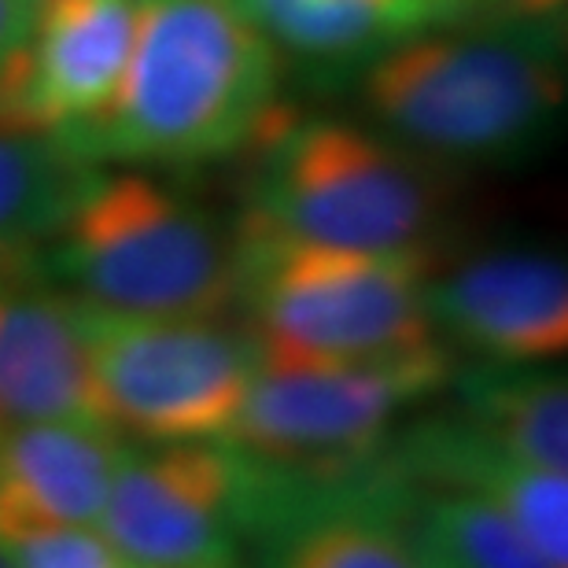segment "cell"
<instances>
[{"label":"cell","mask_w":568,"mask_h":568,"mask_svg":"<svg viewBox=\"0 0 568 568\" xmlns=\"http://www.w3.org/2000/svg\"><path fill=\"white\" fill-rule=\"evenodd\" d=\"M568 0H469L473 19H514V22H565Z\"/></svg>","instance_id":"d6986e66"},{"label":"cell","mask_w":568,"mask_h":568,"mask_svg":"<svg viewBox=\"0 0 568 568\" xmlns=\"http://www.w3.org/2000/svg\"><path fill=\"white\" fill-rule=\"evenodd\" d=\"M414 491L384 450L366 469L317 484L277 480L247 462L244 542L258 568H417Z\"/></svg>","instance_id":"9c48e42d"},{"label":"cell","mask_w":568,"mask_h":568,"mask_svg":"<svg viewBox=\"0 0 568 568\" xmlns=\"http://www.w3.org/2000/svg\"><path fill=\"white\" fill-rule=\"evenodd\" d=\"M414 550H417V568H454V565H447V561H443L439 554L432 550L428 542H422V539H417V536H414Z\"/></svg>","instance_id":"44dd1931"},{"label":"cell","mask_w":568,"mask_h":568,"mask_svg":"<svg viewBox=\"0 0 568 568\" xmlns=\"http://www.w3.org/2000/svg\"><path fill=\"white\" fill-rule=\"evenodd\" d=\"M82 311L108 428L141 443L225 436L258 369V347L244 325Z\"/></svg>","instance_id":"52a82bcc"},{"label":"cell","mask_w":568,"mask_h":568,"mask_svg":"<svg viewBox=\"0 0 568 568\" xmlns=\"http://www.w3.org/2000/svg\"><path fill=\"white\" fill-rule=\"evenodd\" d=\"M281 60L351 74L406 38L473 19L469 0H236Z\"/></svg>","instance_id":"5bb4252c"},{"label":"cell","mask_w":568,"mask_h":568,"mask_svg":"<svg viewBox=\"0 0 568 568\" xmlns=\"http://www.w3.org/2000/svg\"><path fill=\"white\" fill-rule=\"evenodd\" d=\"M141 0H41L27 44L0 71V133H60L108 104L126 71Z\"/></svg>","instance_id":"30bf717a"},{"label":"cell","mask_w":568,"mask_h":568,"mask_svg":"<svg viewBox=\"0 0 568 568\" xmlns=\"http://www.w3.org/2000/svg\"><path fill=\"white\" fill-rule=\"evenodd\" d=\"M388 462L417 491H465L495 503L554 568H568V476L531 469L473 436L454 414L399 428Z\"/></svg>","instance_id":"4fadbf2b"},{"label":"cell","mask_w":568,"mask_h":568,"mask_svg":"<svg viewBox=\"0 0 568 568\" xmlns=\"http://www.w3.org/2000/svg\"><path fill=\"white\" fill-rule=\"evenodd\" d=\"M454 417L498 454L531 469H568V384L547 366L480 362L450 373Z\"/></svg>","instance_id":"9a60e30c"},{"label":"cell","mask_w":568,"mask_h":568,"mask_svg":"<svg viewBox=\"0 0 568 568\" xmlns=\"http://www.w3.org/2000/svg\"><path fill=\"white\" fill-rule=\"evenodd\" d=\"M247 211L292 241L377 255H432L439 196L417 155L339 119L284 122L255 138Z\"/></svg>","instance_id":"5b68a950"},{"label":"cell","mask_w":568,"mask_h":568,"mask_svg":"<svg viewBox=\"0 0 568 568\" xmlns=\"http://www.w3.org/2000/svg\"><path fill=\"white\" fill-rule=\"evenodd\" d=\"M38 263L100 314L225 317L236 306L233 233L144 170L97 166L38 247Z\"/></svg>","instance_id":"3957f363"},{"label":"cell","mask_w":568,"mask_h":568,"mask_svg":"<svg viewBox=\"0 0 568 568\" xmlns=\"http://www.w3.org/2000/svg\"><path fill=\"white\" fill-rule=\"evenodd\" d=\"M97 422L85 311L38 263L0 258V425Z\"/></svg>","instance_id":"8fae6325"},{"label":"cell","mask_w":568,"mask_h":568,"mask_svg":"<svg viewBox=\"0 0 568 568\" xmlns=\"http://www.w3.org/2000/svg\"><path fill=\"white\" fill-rule=\"evenodd\" d=\"M436 336L498 366H547L568 347V270L547 252H487L428 277Z\"/></svg>","instance_id":"7c38bea8"},{"label":"cell","mask_w":568,"mask_h":568,"mask_svg":"<svg viewBox=\"0 0 568 568\" xmlns=\"http://www.w3.org/2000/svg\"><path fill=\"white\" fill-rule=\"evenodd\" d=\"M41 0H0V71L16 60V52L27 44Z\"/></svg>","instance_id":"ffe728a7"},{"label":"cell","mask_w":568,"mask_h":568,"mask_svg":"<svg viewBox=\"0 0 568 568\" xmlns=\"http://www.w3.org/2000/svg\"><path fill=\"white\" fill-rule=\"evenodd\" d=\"M0 547L16 568H130L97 525H38Z\"/></svg>","instance_id":"ac0fdd59"},{"label":"cell","mask_w":568,"mask_h":568,"mask_svg":"<svg viewBox=\"0 0 568 568\" xmlns=\"http://www.w3.org/2000/svg\"><path fill=\"white\" fill-rule=\"evenodd\" d=\"M247 462L225 439L126 450L97 528L130 568H241Z\"/></svg>","instance_id":"ba28073f"},{"label":"cell","mask_w":568,"mask_h":568,"mask_svg":"<svg viewBox=\"0 0 568 568\" xmlns=\"http://www.w3.org/2000/svg\"><path fill=\"white\" fill-rule=\"evenodd\" d=\"M281 74L284 60L236 0H141L119 89L60 141L93 166L211 163L270 126Z\"/></svg>","instance_id":"6da1fadb"},{"label":"cell","mask_w":568,"mask_h":568,"mask_svg":"<svg viewBox=\"0 0 568 568\" xmlns=\"http://www.w3.org/2000/svg\"><path fill=\"white\" fill-rule=\"evenodd\" d=\"M93 170L60 138L0 133V258L38 252Z\"/></svg>","instance_id":"2e32d148"},{"label":"cell","mask_w":568,"mask_h":568,"mask_svg":"<svg viewBox=\"0 0 568 568\" xmlns=\"http://www.w3.org/2000/svg\"><path fill=\"white\" fill-rule=\"evenodd\" d=\"M236 303L258 358L369 362L439 344L428 317L432 255H377L292 241L244 214Z\"/></svg>","instance_id":"277c9868"},{"label":"cell","mask_w":568,"mask_h":568,"mask_svg":"<svg viewBox=\"0 0 568 568\" xmlns=\"http://www.w3.org/2000/svg\"><path fill=\"white\" fill-rule=\"evenodd\" d=\"M0 568H16V561H11V554L0 547Z\"/></svg>","instance_id":"7402d4cb"},{"label":"cell","mask_w":568,"mask_h":568,"mask_svg":"<svg viewBox=\"0 0 568 568\" xmlns=\"http://www.w3.org/2000/svg\"><path fill=\"white\" fill-rule=\"evenodd\" d=\"M358 97L369 126L422 163L520 159L565 104V27L447 22L362 67Z\"/></svg>","instance_id":"7a4b0ae2"},{"label":"cell","mask_w":568,"mask_h":568,"mask_svg":"<svg viewBox=\"0 0 568 568\" xmlns=\"http://www.w3.org/2000/svg\"><path fill=\"white\" fill-rule=\"evenodd\" d=\"M410 528L454 568H554L503 509L465 491H414Z\"/></svg>","instance_id":"e0dca14e"},{"label":"cell","mask_w":568,"mask_h":568,"mask_svg":"<svg viewBox=\"0 0 568 568\" xmlns=\"http://www.w3.org/2000/svg\"><path fill=\"white\" fill-rule=\"evenodd\" d=\"M443 344L369 362L258 358L225 443L277 480H339L381 458L403 414L450 384Z\"/></svg>","instance_id":"8992f818"}]
</instances>
